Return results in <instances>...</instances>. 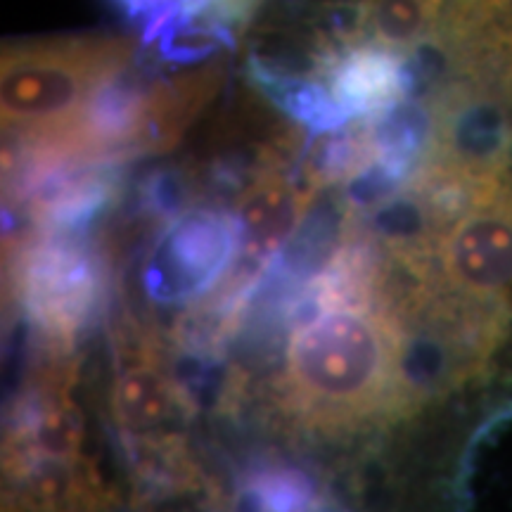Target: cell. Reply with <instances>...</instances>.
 Returning <instances> with one entry per match:
<instances>
[{
  "label": "cell",
  "mask_w": 512,
  "mask_h": 512,
  "mask_svg": "<svg viewBox=\"0 0 512 512\" xmlns=\"http://www.w3.org/2000/svg\"><path fill=\"white\" fill-rule=\"evenodd\" d=\"M136 60V41L86 34L5 43L0 110L5 131L41 133L79 117L107 79Z\"/></svg>",
  "instance_id": "obj_2"
},
{
  "label": "cell",
  "mask_w": 512,
  "mask_h": 512,
  "mask_svg": "<svg viewBox=\"0 0 512 512\" xmlns=\"http://www.w3.org/2000/svg\"><path fill=\"white\" fill-rule=\"evenodd\" d=\"M434 110L432 157L475 178L512 171L510 100L494 81L458 76L430 100Z\"/></svg>",
  "instance_id": "obj_3"
},
{
  "label": "cell",
  "mask_w": 512,
  "mask_h": 512,
  "mask_svg": "<svg viewBox=\"0 0 512 512\" xmlns=\"http://www.w3.org/2000/svg\"><path fill=\"white\" fill-rule=\"evenodd\" d=\"M501 91L505 93V98L510 100L512 105V57L508 60V64H505L503 69V76H501Z\"/></svg>",
  "instance_id": "obj_18"
},
{
  "label": "cell",
  "mask_w": 512,
  "mask_h": 512,
  "mask_svg": "<svg viewBox=\"0 0 512 512\" xmlns=\"http://www.w3.org/2000/svg\"><path fill=\"white\" fill-rule=\"evenodd\" d=\"M192 176L183 169L169 166V169H157L145 178L143 183V204L150 214L155 216H181L190 202Z\"/></svg>",
  "instance_id": "obj_15"
},
{
  "label": "cell",
  "mask_w": 512,
  "mask_h": 512,
  "mask_svg": "<svg viewBox=\"0 0 512 512\" xmlns=\"http://www.w3.org/2000/svg\"><path fill=\"white\" fill-rule=\"evenodd\" d=\"M98 287L91 256L64 242L62 235L29 249L19 268V290L31 320L62 347L88 320Z\"/></svg>",
  "instance_id": "obj_5"
},
{
  "label": "cell",
  "mask_w": 512,
  "mask_h": 512,
  "mask_svg": "<svg viewBox=\"0 0 512 512\" xmlns=\"http://www.w3.org/2000/svg\"><path fill=\"white\" fill-rule=\"evenodd\" d=\"M238 256V226L219 209H190L159 235L143 266V287L157 304H183L219 283Z\"/></svg>",
  "instance_id": "obj_4"
},
{
  "label": "cell",
  "mask_w": 512,
  "mask_h": 512,
  "mask_svg": "<svg viewBox=\"0 0 512 512\" xmlns=\"http://www.w3.org/2000/svg\"><path fill=\"white\" fill-rule=\"evenodd\" d=\"M375 157L366 119H358L337 131L323 133L304 150V185L311 190L344 183Z\"/></svg>",
  "instance_id": "obj_12"
},
{
  "label": "cell",
  "mask_w": 512,
  "mask_h": 512,
  "mask_svg": "<svg viewBox=\"0 0 512 512\" xmlns=\"http://www.w3.org/2000/svg\"><path fill=\"white\" fill-rule=\"evenodd\" d=\"M375 157L413 176L432 155L434 110L430 100L403 98L387 110L368 117Z\"/></svg>",
  "instance_id": "obj_11"
},
{
  "label": "cell",
  "mask_w": 512,
  "mask_h": 512,
  "mask_svg": "<svg viewBox=\"0 0 512 512\" xmlns=\"http://www.w3.org/2000/svg\"><path fill=\"white\" fill-rule=\"evenodd\" d=\"M223 79L226 64L216 60L197 72L152 81L133 140V157L174 150L197 114L219 93Z\"/></svg>",
  "instance_id": "obj_7"
},
{
  "label": "cell",
  "mask_w": 512,
  "mask_h": 512,
  "mask_svg": "<svg viewBox=\"0 0 512 512\" xmlns=\"http://www.w3.org/2000/svg\"><path fill=\"white\" fill-rule=\"evenodd\" d=\"M147 48H152L159 62L195 64L211 60L223 48L228 50V43L214 27L200 22V19H183L178 12V17L171 19L157 41Z\"/></svg>",
  "instance_id": "obj_14"
},
{
  "label": "cell",
  "mask_w": 512,
  "mask_h": 512,
  "mask_svg": "<svg viewBox=\"0 0 512 512\" xmlns=\"http://www.w3.org/2000/svg\"><path fill=\"white\" fill-rule=\"evenodd\" d=\"M313 192L316 190L294 183L285 169H264L238 192L233 214L238 226V256L228 278V290L235 299L238 292L249 290L256 273L294 233L309 209Z\"/></svg>",
  "instance_id": "obj_6"
},
{
  "label": "cell",
  "mask_w": 512,
  "mask_h": 512,
  "mask_svg": "<svg viewBox=\"0 0 512 512\" xmlns=\"http://www.w3.org/2000/svg\"><path fill=\"white\" fill-rule=\"evenodd\" d=\"M119 15H124L128 22H140L145 27L150 19H155L162 12L176 8L178 0H107Z\"/></svg>",
  "instance_id": "obj_17"
},
{
  "label": "cell",
  "mask_w": 512,
  "mask_h": 512,
  "mask_svg": "<svg viewBox=\"0 0 512 512\" xmlns=\"http://www.w3.org/2000/svg\"><path fill=\"white\" fill-rule=\"evenodd\" d=\"M285 389L313 425L396 420V335L380 299L306 316L287 344Z\"/></svg>",
  "instance_id": "obj_1"
},
{
  "label": "cell",
  "mask_w": 512,
  "mask_h": 512,
  "mask_svg": "<svg viewBox=\"0 0 512 512\" xmlns=\"http://www.w3.org/2000/svg\"><path fill=\"white\" fill-rule=\"evenodd\" d=\"M181 389L164 373L150 349L121 368L112 387L110 408L126 434H143L164 425L181 406Z\"/></svg>",
  "instance_id": "obj_9"
},
{
  "label": "cell",
  "mask_w": 512,
  "mask_h": 512,
  "mask_svg": "<svg viewBox=\"0 0 512 512\" xmlns=\"http://www.w3.org/2000/svg\"><path fill=\"white\" fill-rule=\"evenodd\" d=\"M441 8L434 0H368L370 41L408 53L437 34Z\"/></svg>",
  "instance_id": "obj_13"
},
{
  "label": "cell",
  "mask_w": 512,
  "mask_h": 512,
  "mask_svg": "<svg viewBox=\"0 0 512 512\" xmlns=\"http://www.w3.org/2000/svg\"><path fill=\"white\" fill-rule=\"evenodd\" d=\"M403 53L380 43H361L344 50L325 76V86L351 119H368L406 98Z\"/></svg>",
  "instance_id": "obj_8"
},
{
  "label": "cell",
  "mask_w": 512,
  "mask_h": 512,
  "mask_svg": "<svg viewBox=\"0 0 512 512\" xmlns=\"http://www.w3.org/2000/svg\"><path fill=\"white\" fill-rule=\"evenodd\" d=\"M252 489L259 494L266 512H299L309 503L311 486L297 472H268L256 479Z\"/></svg>",
  "instance_id": "obj_16"
},
{
  "label": "cell",
  "mask_w": 512,
  "mask_h": 512,
  "mask_svg": "<svg viewBox=\"0 0 512 512\" xmlns=\"http://www.w3.org/2000/svg\"><path fill=\"white\" fill-rule=\"evenodd\" d=\"M245 76L261 98L271 102L278 112L290 117L294 124L306 128L313 136L337 131L349 124V112L332 98L323 81L302 79V76L278 74L264 64L247 60Z\"/></svg>",
  "instance_id": "obj_10"
}]
</instances>
